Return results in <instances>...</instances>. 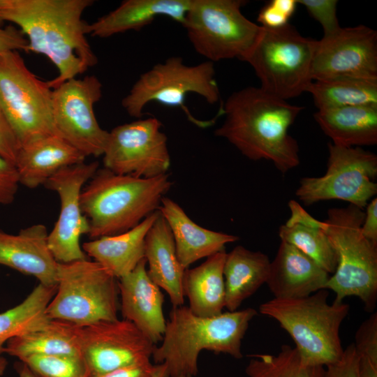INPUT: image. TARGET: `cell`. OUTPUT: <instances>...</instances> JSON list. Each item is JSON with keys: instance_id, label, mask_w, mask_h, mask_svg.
I'll return each mask as SVG.
<instances>
[{"instance_id": "cell-1", "label": "cell", "mask_w": 377, "mask_h": 377, "mask_svg": "<svg viewBox=\"0 0 377 377\" xmlns=\"http://www.w3.org/2000/svg\"><path fill=\"white\" fill-rule=\"evenodd\" d=\"M92 0H0V21L26 36L27 52L47 57L58 70L48 81L53 89L95 66L98 58L87 39L84 12Z\"/></svg>"}, {"instance_id": "cell-2", "label": "cell", "mask_w": 377, "mask_h": 377, "mask_svg": "<svg viewBox=\"0 0 377 377\" xmlns=\"http://www.w3.org/2000/svg\"><path fill=\"white\" fill-rule=\"evenodd\" d=\"M221 110L225 119L214 131L217 137L250 160L272 162L283 174L299 165V146L288 130L303 107L247 87L232 93Z\"/></svg>"}, {"instance_id": "cell-3", "label": "cell", "mask_w": 377, "mask_h": 377, "mask_svg": "<svg viewBox=\"0 0 377 377\" xmlns=\"http://www.w3.org/2000/svg\"><path fill=\"white\" fill-rule=\"evenodd\" d=\"M257 314L247 308L205 318L188 306H173L161 344L153 350V360L166 366L168 377H193L198 373V359L204 350L241 359L242 339Z\"/></svg>"}, {"instance_id": "cell-4", "label": "cell", "mask_w": 377, "mask_h": 377, "mask_svg": "<svg viewBox=\"0 0 377 377\" xmlns=\"http://www.w3.org/2000/svg\"><path fill=\"white\" fill-rule=\"evenodd\" d=\"M172 184L167 173L140 178L98 169L80 194L88 235L94 239L133 228L158 210Z\"/></svg>"}, {"instance_id": "cell-5", "label": "cell", "mask_w": 377, "mask_h": 377, "mask_svg": "<svg viewBox=\"0 0 377 377\" xmlns=\"http://www.w3.org/2000/svg\"><path fill=\"white\" fill-rule=\"evenodd\" d=\"M328 290L297 299L273 298L260 304L259 312L276 320L290 336L302 360L327 367L341 357L339 331L349 305L327 302Z\"/></svg>"}, {"instance_id": "cell-6", "label": "cell", "mask_w": 377, "mask_h": 377, "mask_svg": "<svg viewBox=\"0 0 377 377\" xmlns=\"http://www.w3.org/2000/svg\"><path fill=\"white\" fill-rule=\"evenodd\" d=\"M364 211L355 205L327 210L324 230L337 257V265L325 289L332 290L334 302L358 297L371 312L377 301V245L362 233Z\"/></svg>"}, {"instance_id": "cell-7", "label": "cell", "mask_w": 377, "mask_h": 377, "mask_svg": "<svg viewBox=\"0 0 377 377\" xmlns=\"http://www.w3.org/2000/svg\"><path fill=\"white\" fill-rule=\"evenodd\" d=\"M118 279L95 260L58 263L57 291L46 313L52 320L85 326L118 318Z\"/></svg>"}, {"instance_id": "cell-8", "label": "cell", "mask_w": 377, "mask_h": 377, "mask_svg": "<svg viewBox=\"0 0 377 377\" xmlns=\"http://www.w3.org/2000/svg\"><path fill=\"white\" fill-rule=\"evenodd\" d=\"M262 27L256 44L244 59L254 70L260 87L286 101L307 92L313 82L311 68L317 40L302 36L290 24L276 29Z\"/></svg>"}, {"instance_id": "cell-9", "label": "cell", "mask_w": 377, "mask_h": 377, "mask_svg": "<svg viewBox=\"0 0 377 377\" xmlns=\"http://www.w3.org/2000/svg\"><path fill=\"white\" fill-rule=\"evenodd\" d=\"M188 94L200 96L209 104L219 102L221 96L214 63L206 61L188 66L182 57H169L139 77L122 99L121 105L129 116L140 118L145 107L155 101L165 106L180 108L188 119L200 127L212 125L214 120L200 121L189 112L185 105Z\"/></svg>"}, {"instance_id": "cell-10", "label": "cell", "mask_w": 377, "mask_h": 377, "mask_svg": "<svg viewBox=\"0 0 377 377\" xmlns=\"http://www.w3.org/2000/svg\"><path fill=\"white\" fill-rule=\"evenodd\" d=\"M243 0H191L182 24L194 50L212 63L244 61L263 27L246 18Z\"/></svg>"}, {"instance_id": "cell-11", "label": "cell", "mask_w": 377, "mask_h": 377, "mask_svg": "<svg viewBox=\"0 0 377 377\" xmlns=\"http://www.w3.org/2000/svg\"><path fill=\"white\" fill-rule=\"evenodd\" d=\"M52 91L26 65L17 51L0 54V107L20 146L57 135Z\"/></svg>"}, {"instance_id": "cell-12", "label": "cell", "mask_w": 377, "mask_h": 377, "mask_svg": "<svg viewBox=\"0 0 377 377\" xmlns=\"http://www.w3.org/2000/svg\"><path fill=\"white\" fill-rule=\"evenodd\" d=\"M326 172L302 177L295 195L306 205L330 200L348 202L364 209L377 193V156L360 147L329 142Z\"/></svg>"}, {"instance_id": "cell-13", "label": "cell", "mask_w": 377, "mask_h": 377, "mask_svg": "<svg viewBox=\"0 0 377 377\" xmlns=\"http://www.w3.org/2000/svg\"><path fill=\"white\" fill-rule=\"evenodd\" d=\"M102 96V84L95 75L70 79L52 91L55 133L85 157L103 156L109 131L99 125L94 105Z\"/></svg>"}, {"instance_id": "cell-14", "label": "cell", "mask_w": 377, "mask_h": 377, "mask_svg": "<svg viewBox=\"0 0 377 377\" xmlns=\"http://www.w3.org/2000/svg\"><path fill=\"white\" fill-rule=\"evenodd\" d=\"M155 117L138 119L109 132L104 168L119 175L151 178L166 174L170 165L168 138Z\"/></svg>"}, {"instance_id": "cell-15", "label": "cell", "mask_w": 377, "mask_h": 377, "mask_svg": "<svg viewBox=\"0 0 377 377\" xmlns=\"http://www.w3.org/2000/svg\"><path fill=\"white\" fill-rule=\"evenodd\" d=\"M77 328L80 355L90 377L149 360L155 347L133 323L125 319Z\"/></svg>"}, {"instance_id": "cell-16", "label": "cell", "mask_w": 377, "mask_h": 377, "mask_svg": "<svg viewBox=\"0 0 377 377\" xmlns=\"http://www.w3.org/2000/svg\"><path fill=\"white\" fill-rule=\"evenodd\" d=\"M99 163L84 162L66 167L53 175L44 184L55 191L60 199L58 219L48 233L49 249L58 263H66L87 258L80 239L89 227L80 205L83 186L98 170Z\"/></svg>"}, {"instance_id": "cell-17", "label": "cell", "mask_w": 377, "mask_h": 377, "mask_svg": "<svg viewBox=\"0 0 377 377\" xmlns=\"http://www.w3.org/2000/svg\"><path fill=\"white\" fill-rule=\"evenodd\" d=\"M313 80L342 77L377 80V32L365 25L341 27L317 40Z\"/></svg>"}, {"instance_id": "cell-18", "label": "cell", "mask_w": 377, "mask_h": 377, "mask_svg": "<svg viewBox=\"0 0 377 377\" xmlns=\"http://www.w3.org/2000/svg\"><path fill=\"white\" fill-rule=\"evenodd\" d=\"M118 287L123 319L133 323L154 344L161 341L166 325L164 296L147 274L145 258L118 279Z\"/></svg>"}, {"instance_id": "cell-19", "label": "cell", "mask_w": 377, "mask_h": 377, "mask_svg": "<svg viewBox=\"0 0 377 377\" xmlns=\"http://www.w3.org/2000/svg\"><path fill=\"white\" fill-rule=\"evenodd\" d=\"M43 224H34L12 235L0 230V265L36 277L39 283L57 286L58 262L47 243Z\"/></svg>"}, {"instance_id": "cell-20", "label": "cell", "mask_w": 377, "mask_h": 377, "mask_svg": "<svg viewBox=\"0 0 377 377\" xmlns=\"http://www.w3.org/2000/svg\"><path fill=\"white\" fill-rule=\"evenodd\" d=\"M330 276L311 258L281 241L266 281L274 298L297 299L325 289Z\"/></svg>"}, {"instance_id": "cell-21", "label": "cell", "mask_w": 377, "mask_h": 377, "mask_svg": "<svg viewBox=\"0 0 377 377\" xmlns=\"http://www.w3.org/2000/svg\"><path fill=\"white\" fill-rule=\"evenodd\" d=\"M85 156L57 135H48L20 146L15 166L20 184L35 188L61 169L84 162Z\"/></svg>"}, {"instance_id": "cell-22", "label": "cell", "mask_w": 377, "mask_h": 377, "mask_svg": "<svg viewBox=\"0 0 377 377\" xmlns=\"http://www.w3.org/2000/svg\"><path fill=\"white\" fill-rule=\"evenodd\" d=\"M158 210L171 230L178 260L186 269L198 260L224 250L226 244L239 239L235 235L198 225L169 198H162Z\"/></svg>"}, {"instance_id": "cell-23", "label": "cell", "mask_w": 377, "mask_h": 377, "mask_svg": "<svg viewBox=\"0 0 377 377\" xmlns=\"http://www.w3.org/2000/svg\"><path fill=\"white\" fill-rule=\"evenodd\" d=\"M191 0H126L114 10L87 27V34L108 38L131 30L139 31L157 17L183 24Z\"/></svg>"}, {"instance_id": "cell-24", "label": "cell", "mask_w": 377, "mask_h": 377, "mask_svg": "<svg viewBox=\"0 0 377 377\" xmlns=\"http://www.w3.org/2000/svg\"><path fill=\"white\" fill-rule=\"evenodd\" d=\"M145 258L150 279L168 293L173 306L183 305L186 269L178 260L171 230L160 212L147 233Z\"/></svg>"}, {"instance_id": "cell-25", "label": "cell", "mask_w": 377, "mask_h": 377, "mask_svg": "<svg viewBox=\"0 0 377 377\" xmlns=\"http://www.w3.org/2000/svg\"><path fill=\"white\" fill-rule=\"evenodd\" d=\"M158 214V210L152 213L126 232L84 242L82 250L119 279L131 272L145 258V237Z\"/></svg>"}, {"instance_id": "cell-26", "label": "cell", "mask_w": 377, "mask_h": 377, "mask_svg": "<svg viewBox=\"0 0 377 377\" xmlns=\"http://www.w3.org/2000/svg\"><path fill=\"white\" fill-rule=\"evenodd\" d=\"M313 117L335 145L360 147L377 144V106L318 110Z\"/></svg>"}, {"instance_id": "cell-27", "label": "cell", "mask_w": 377, "mask_h": 377, "mask_svg": "<svg viewBox=\"0 0 377 377\" xmlns=\"http://www.w3.org/2000/svg\"><path fill=\"white\" fill-rule=\"evenodd\" d=\"M226 252L222 250L199 266L185 270L182 288L188 308L196 316L212 317L223 312L226 306L223 267Z\"/></svg>"}, {"instance_id": "cell-28", "label": "cell", "mask_w": 377, "mask_h": 377, "mask_svg": "<svg viewBox=\"0 0 377 377\" xmlns=\"http://www.w3.org/2000/svg\"><path fill=\"white\" fill-rule=\"evenodd\" d=\"M270 262L265 253L240 245L226 253L223 276L225 307L228 311H237L245 300L266 283Z\"/></svg>"}, {"instance_id": "cell-29", "label": "cell", "mask_w": 377, "mask_h": 377, "mask_svg": "<svg viewBox=\"0 0 377 377\" xmlns=\"http://www.w3.org/2000/svg\"><path fill=\"white\" fill-rule=\"evenodd\" d=\"M4 353L20 360L31 355H80L77 326L50 319L44 326L8 341Z\"/></svg>"}, {"instance_id": "cell-30", "label": "cell", "mask_w": 377, "mask_h": 377, "mask_svg": "<svg viewBox=\"0 0 377 377\" xmlns=\"http://www.w3.org/2000/svg\"><path fill=\"white\" fill-rule=\"evenodd\" d=\"M56 291L57 286L39 283L20 304L0 313V355L8 341L50 320L46 309Z\"/></svg>"}, {"instance_id": "cell-31", "label": "cell", "mask_w": 377, "mask_h": 377, "mask_svg": "<svg viewBox=\"0 0 377 377\" xmlns=\"http://www.w3.org/2000/svg\"><path fill=\"white\" fill-rule=\"evenodd\" d=\"M307 92L318 110L348 106H377V80L342 77L313 80Z\"/></svg>"}, {"instance_id": "cell-32", "label": "cell", "mask_w": 377, "mask_h": 377, "mask_svg": "<svg viewBox=\"0 0 377 377\" xmlns=\"http://www.w3.org/2000/svg\"><path fill=\"white\" fill-rule=\"evenodd\" d=\"M250 357L245 369L247 377H327L325 367L304 362L297 349L287 344L276 355Z\"/></svg>"}, {"instance_id": "cell-33", "label": "cell", "mask_w": 377, "mask_h": 377, "mask_svg": "<svg viewBox=\"0 0 377 377\" xmlns=\"http://www.w3.org/2000/svg\"><path fill=\"white\" fill-rule=\"evenodd\" d=\"M324 227L285 223L279 227V236L281 241L298 249L331 275L337 268V257Z\"/></svg>"}, {"instance_id": "cell-34", "label": "cell", "mask_w": 377, "mask_h": 377, "mask_svg": "<svg viewBox=\"0 0 377 377\" xmlns=\"http://www.w3.org/2000/svg\"><path fill=\"white\" fill-rule=\"evenodd\" d=\"M20 361L36 377H90L80 355H31Z\"/></svg>"}, {"instance_id": "cell-35", "label": "cell", "mask_w": 377, "mask_h": 377, "mask_svg": "<svg viewBox=\"0 0 377 377\" xmlns=\"http://www.w3.org/2000/svg\"><path fill=\"white\" fill-rule=\"evenodd\" d=\"M297 1L320 23L323 27V36L333 34L341 27L337 15L338 4L337 0H297Z\"/></svg>"}, {"instance_id": "cell-36", "label": "cell", "mask_w": 377, "mask_h": 377, "mask_svg": "<svg viewBox=\"0 0 377 377\" xmlns=\"http://www.w3.org/2000/svg\"><path fill=\"white\" fill-rule=\"evenodd\" d=\"M297 4V0H272L261 8L257 20L265 28L284 27L289 24Z\"/></svg>"}, {"instance_id": "cell-37", "label": "cell", "mask_w": 377, "mask_h": 377, "mask_svg": "<svg viewBox=\"0 0 377 377\" xmlns=\"http://www.w3.org/2000/svg\"><path fill=\"white\" fill-rule=\"evenodd\" d=\"M327 377H362L354 343L343 349L340 359L325 367Z\"/></svg>"}, {"instance_id": "cell-38", "label": "cell", "mask_w": 377, "mask_h": 377, "mask_svg": "<svg viewBox=\"0 0 377 377\" xmlns=\"http://www.w3.org/2000/svg\"><path fill=\"white\" fill-rule=\"evenodd\" d=\"M19 184L15 166L0 155V205L14 201Z\"/></svg>"}, {"instance_id": "cell-39", "label": "cell", "mask_w": 377, "mask_h": 377, "mask_svg": "<svg viewBox=\"0 0 377 377\" xmlns=\"http://www.w3.org/2000/svg\"><path fill=\"white\" fill-rule=\"evenodd\" d=\"M20 144L0 107V155L14 165Z\"/></svg>"}, {"instance_id": "cell-40", "label": "cell", "mask_w": 377, "mask_h": 377, "mask_svg": "<svg viewBox=\"0 0 377 377\" xmlns=\"http://www.w3.org/2000/svg\"><path fill=\"white\" fill-rule=\"evenodd\" d=\"M27 39L20 29L13 26L0 27V54L11 51L27 52Z\"/></svg>"}, {"instance_id": "cell-41", "label": "cell", "mask_w": 377, "mask_h": 377, "mask_svg": "<svg viewBox=\"0 0 377 377\" xmlns=\"http://www.w3.org/2000/svg\"><path fill=\"white\" fill-rule=\"evenodd\" d=\"M155 367L149 360L95 377H151Z\"/></svg>"}, {"instance_id": "cell-42", "label": "cell", "mask_w": 377, "mask_h": 377, "mask_svg": "<svg viewBox=\"0 0 377 377\" xmlns=\"http://www.w3.org/2000/svg\"><path fill=\"white\" fill-rule=\"evenodd\" d=\"M365 208L361 231L368 240L377 245V198H372Z\"/></svg>"}, {"instance_id": "cell-43", "label": "cell", "mask_w": 377, "mask_h": 377, "mask_svg": "<svg viewBox=\"0 0 377 377\" xmlns=\"http://www.w3.org/2000/svg\"><path fill=\"white\" fill-rule=\"evenodd\" d=\"M290 216L286 224H300L306 226H317L323 228L325 222L320 221L309 214L297 201L290 200L288 202Z\"/></svg>"}, {"instance_id": "cell-44", "label": "cell", "mask_w": 377, "mask_h": 377, "mask_svg": "<svg viewBox=\"0 0 377 377\" xmlns=\"http://www.w3.org/2000/svg\"><path fill=\"white\" fill-rule=\"evenodd\" d=\"M17 370L19 374V377H36L28 367L21 362L17 366Z\"/></svg>"}, {"instance_id": "cell-45", "label": "cell", "mask_w": 377, "mask_h": 377, "mask_svg": "<svg viewBox=\"0 0 377 377\" xmlns=\"http://www.w3.org/2000/svg\"><path fill=\"white\" fill-rule=\"evenodd\" d=\"M151 377H168L166 366L163 363L156 364L155 370Z\"/></svg>"}, {"instance_id": "cell-46", "label": "cell", "mask_w": 377, "mask_h": 377, "mask_svg": "<svg viewBox=\"0 0 377 377\" xmlns=\"http://www.w3.org/2000/svg\"><path fill=\"white\" fill-rule=\"evenodd\" d=\"M7 360L0 355V376L3 375L7 367Z\"/></svg>"}, {"instance_id": "cell-47", "label": "cell", "mask_w": 377, "mask_h": 377, "mask_svg": "<svg viewBox=\"0 0 377 377\" xmlns=\"http://www.w3.org/2000/svg\"><path fill=\"white\" fill-rule=\"evenodd\" d=\"M368 377H377V376L376 375H373V376H369Z\"/></svg>"}]
</instances>
